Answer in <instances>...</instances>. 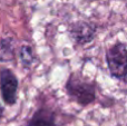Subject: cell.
Listing matches in <instances>:
<instances>
[{
    "label": "cell",
    "mask_w": 127,
    "mask_h": 126,
    "mask_svg": "<svg viewBox=\"0 0 127 126\" xmlns=\"http://www.w3.org/2000/svg\"><path fill=\"white\" fill-rule=\"evenodd\" d=\"M69 32L72 40L78 45H86L95 38L96 28L87 22H75L70 26Z\"/></svg>",
    "instance_id": "277c9868"
},
{
    "label": "cell",
    "mask_w": 127,
    "mask_h": 126,
    "mask_svg": "<svg viewBox=\"0 0 127 126\" xmlns=\"http://www.w3.org/2000/svg\"><path fill=\"white\" fill-rule=\"evenodd\" d=\"M3 112H4V108L2 107V105L0 104V120H1L2 116H3Z\"/></svg>",
    "instance_id": "ba28073f"
},
{
    "label": "cell",
    "mask_w": 127,
    "mask_h": 126,
    "mask_svg": "<svg viewBox=\"0 0 127 126\" xmlns=\"http://www.w3.org/2000/svg\"><path fill=\"white\" fill-rule=\"evenodd\" d=\"M68 95L71 99L81 106H87L96 98L95 85L87 80H83L76 75H71L66 84Z\"/></svg>",
    "instance_id": "6da1fadb"
},
{
    "label": "cell",
    "mask_w": 127,
    "mask_h": 126,
    "mask_svg": "<svg viewBox=\"0 0 127 126\" xmlns=\"http://www.w3.org/2000/svg\"><path fill=\"white\" fill-rule=\"evenodd\" d=\"M13 59H15V46L12 38H2L0 40V62L7 63Z\"/></svg>",
    "instance_id": "8992f818"
},
{
    "label": "cell",
    "mask_w": 127,
    "mask_h": 126,
    "mask_svg": "<svg viewBox=\"0 0 127 126\" xmlns=\"http://www.w3.org/2000/svg\"><path fill=\"white\" fill-rule=\"evenodd\" d=\"M18 79L12 70L3 68L0 70V92L3 102L7 105H13L17 102Z\"/></svg>",
    "instance_id": "3957f363"
},
{
    "label": "cell",
    "mask_w": 127,
    "mask_h": 126,
    "mask_svg": "<svg viewBox=\"0 0 127 126\" xmlns=\"http://www.w3.org/2000/svg\"><path fill=\"white\" fill-rule=\"evenodd\" d=\"M19 57H20V62H21L22 66L26 67V68L30 67L33 62V53L31 47L28 46V45H22L20 47Z\"/></svg>",
    "instance_id": "52a82bcc"
},
{
    "label": "cell",
    "mask_w": 127,
    "mask_h": 126,
    "mask_svg": "<svg viewBox=\"0 0 127 126\" xmlns=\"http://www.w3.org/2000/svg\"><path fill=\"white\" fill-rule=\"evenodd\" d=\"M106 63L110 75L122 82H126L127 49L124 42H116L106 54Z\"/></svg>",
    "instance_id": "7a4b0ae2"
},
{
    "label": "cell",
    "mask_w": 127,
    "mask_h": 126,
    "mask_svg": "<svg viewBox=\"0 0 127 126\" xmlns=\"http://www.w3.org/2000/svg\"><path fill=\"white\" fill-rule=\"evenodd\" d=\"M56 113L51 108L41 107L37 109L25 126H56Z\"/></svg>",
    "instance_id": "5b68a950"
}]
</instances>
